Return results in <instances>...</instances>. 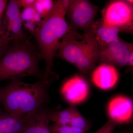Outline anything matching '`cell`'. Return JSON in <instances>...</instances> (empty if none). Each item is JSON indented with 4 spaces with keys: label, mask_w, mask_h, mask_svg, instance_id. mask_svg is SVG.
<instances>
[{
    "label": "cell",
    "mask_w": 133,
    "mask_h": 133,
    "mask_svg": "<svg viewBox=\"0 0 133 133\" xmlns=\"http://www.w3.org/2000/svg\"><path fill=\"white\" fill-rule=\"evenodd\" d=\"M67 12L61 0L55 1L54 9L41 20L33 34L42 59L45 61V79H55L56 77L52 71L53 60L63 40L69 37L82 39L84 36L68 24L65 18Z\"/></svg>",
    "instance_id": "obj_1"
},
{
    "label": "cell",
    "mask_w": 133,
    "mask_h": 133,
    "mask_svg": "<svg viewBox=\"0 0 133 133\" xmlns=\"http://www.w3.org/2000/svg\"><path fill=\"white\" fill-rule=\"evenodd\" d=\"M54 79L43 78L33 83L12 80L0 87V102L4 111L25 116L35 112L48 102V89Z\"/></svg>",
    "instance_id": "obj_2"
},
{
    "label": "cell",
    "mask_w": 133,
    "mask_h": 133,
    "mask_svg": "<svg viewBox=\"0 0 133 133\" xmlns=\"http://www.w3.org/2000/svg\"><path fill=\"white\" fill-rule=\"evenodd\" d=\"M12 42L0 58V83L26 77L43 78L44 73L39 66L43 59L39 50L27 38Z\"/></svg>",
    "instance_id": "obj_3"
},
{
    "label": "cell",
    "mask_w": 133,
    "mask_h": 133,
    "mask_svg": "<svg viewBox=\"0 0 133 133\" xmlns=\"http://www.w3.org/2000/svg\"><path fill=\"white\" fill-rule=\"evenodd\" d=\"M100 48L94 34V28L84 33L80 41L68 37L62 41L55 57L73 65L81 73L88 74L95 68L98 60Z\"/></svg>",
    "instance_id": "obj_4"
},
{
    "label": "cell",
    "mask_w": 133,
    "mask_h": 133,
    "mask_svg": "<svg viewBox=\"0 0 133 133\" xmlns=\"http://www.w3.org/2000/svg\"><path fill=\"white\" fill-rule=\"evenodd\" d=\"M133 1H114L102 10L100 22L103 26L115 27L120 32L132 34Z\"/></svg>",
    "instance_id": "obj_5"
},
{
    "label": "cell",
    "mask_w": 133,
    "mask_h": 133,
    "mask_svg": "<svg viewBox=\"0 0 133 133\" xmlns=\"http://www.w3.org/2000/svg\"><path fill=\"white\" fill-rule=\"evenodd\" d=\"M98 8L87 0H72L68 10V24L77 30H81L84 33L91 31L96 22L95 18Z\"/></svg>",
    "instance_id": "obj_6"
},
{
    "label": "cell",
    "mask_w": 133,
    "mask_h": 133,
    "mask_svg": "<svg viewBox=\"0 0 133 133\" xmlns=\"http://www.w3.org/2000/svg\"><path fill=\"white\" fill-rule=\"evenodd\" d=\"M133 44L119 38L100 49L98 61L115 67H122L127 65L129 56L133 51Z\"/></svg>",
    "instance_id": "obj_7"
},
{
    "label": "cell",
    "mask_w": 133,
    "mask_h": 133,
    "mask_svg": "<svg viewBox=\"0 0 133 133\" xmlns=\"http://www.w3.org/2000/svg\"><path fill=\"white\" fill-rule=\"evenodd\" d=\"M21 8L17 0L8 2L4 18L2 19L3 37L9 42L26 37L23 30Z\"/></svg>",
    "instance_id": "obj_8"
},
{
    "label": "cell",
    "mask_w": 133,
    "mask_h": 133,
    "mask_svg": "<svg viewBox=\"0 0 133 133\" xmlns=\"http://www.w3.org/2000/svg\"><path fill=\"white\" fill-rule=\"evenodd\" d=\"M61 94L65 101L72 105L84 102L89 95L88 82L83 77L76 74L62 85Z\"/></svg>",
    "instance_id": "obj_9"
},
{
    "label": "cell",
    "mask_w": 133,
    "mask_h": 133,
    "mask_svg": "<svg viewBox=\"0 0 133 133\" xmlns=\"http://www.w3.org/2000/svg\"><path fill=\"white\" fill-rule=\"evenodd\" d=\"M109 119L116 124L131 123L133 115V103L131 98L118 95L110 101L107 107Z\"/></svg>",
    "instance_id": "obj_10"
},
{
    "label": "cell",
    "mask_w": 133,
    "mask_h": 133,
    "mask_svg": "<svg viewBox=\"0 0 133 133\" xmlns=\"http://www.w3.org/2000/svg\"><path fill=\"white\" fill-rule=\"evenodd\" d=\"M119 79V73L116 67L106 63H101L92 71L91 80L98 88L110 90L115 86Z\"/></svg>",
    "instance_id": "obj_11"
},
{
    "label": "cell",
    "mask_w": 133,
    "mask_h": 133,
    "mask_svg": "<svg viewBox=\"0 0 133 133\" xmlns=\"http://www.w3.org/2000/svg\"><path fill=\"white\" fill-rule=\"evenodd\" d=\"M50 122L49 110L42 108L29 115L27 124L20 133H52Z\"/></svg>",
    "instance_id": "obj_12"
},
{
    "label": "cell",
    "mask_w": 133,
    "mask_h": 133,
    "mask_svg": "<svg viewBox=\"0 0 133 133\" xmlns=\"http://www.w3.org/2000/svg\"><path fill=\"white\" fill-rule=\"evenodd\" d=\"M29 116L3 112L0 115V133H21L27 124Z\"/></svg>",
    "instance_id": "obj_13"
},
{
    "label": "cell",
    "mask_w": 133,
    "mask_h": 133,
    "mask_svg": "<svg viewBox=\"0 0 133 133\" xmlns=\"http://www.w3.org/2000/svg\"><path fill=\"white\" fill-rule=\"evenodd\" d=\"M119 32L116 27L103 26L99 22H96L94 28V34L100 49L117 40Z\"/></svg>",
    "instance_id": "obj_14"
},
{
    "label": "cell",
    "mask_w": 133,
    "mask_h": 133,
    "mask_svg": "<svg viewBox=\"0 0 133 133\" xmlns=\"http://www.w3.org/2000/svg\"><path fill=\"white\" fill-rule=\"evenodd\" d=\"M77 110L75 107L72 105L67 108L59 111H50L49 116L50 122H53L57 125H69L72 118Z\"/></svg>",
    "instance_id": "obj_15"
},
{
    "label": "cell",
    "mask_w": 133,
    "mask_h": 133,
    "mask_svg": "<svg viewBox=\"0 0 133 133\" xmlns=\"http://www.w3.org/2000/svg\"><path fill=\"white\" fill-rule=\"evenodd\" d=\"M55 1L52 0H36L35 6L43 19L51 13L55 8Z\"/></svg>",
    "instance_id": "obj_16"
},
{
    "label": "cell",
    "mask_w": 133,
    "mask_h": 133,
    "mask_svg": "<svg viewBox=\"0 0 133 133\" xmlns=\"http://www.w3.org/2000/svg\"><path fill=\"white\" fill-rule=\"evenodd\" d=\"M21 16L23 22L30 21L37 26L42 20L40 15L37 11L35 6L24 9L21 12Z\"/></svg>",
    "instance_id": "obj_17"
},
{
    "label": "cell",
    "mask_w": 133,
    "mask_h": 133,
    "mask_svg": "<svg viewBox=\"0 0 133 133\" xmlns=\"http://www.w3.org/2000/svg\"><path fill=\"white\" fill-rule=\"evenodd\" d=\"M69 125L82 129L83 131H88L90 128V124L77 110L72 118Z\"/></svg>",
    "instance_id": "obj_18"
},
{
    "label": "cell",
    "mask_w": 133,
    "mask_h": 133,
    "mask_svg": "<svg viewBox=\"0 0 133 133\" xmlns=\"http://www.w3.org/2000/svg\"><path fill=\"white\" fill-rule=\"evenodd\" d=\"M52 133H87L82 129L70 125H51Z\"/></svg>",
    "instance_id": "obj_19"
},
{
    "label": "cell",
    "mask_w": 133,
    "mask_h": 133,
    "mask_svg": "<svg viewBox=\"0 0 133 133\" xmlns=\"http://www.w3.org/2000/svg\"><path fill=\"white\" fill-rule=\"evenodd\" d=\"M117 125L116 123L109 119L98 131L93 133H113Z\"/></svg>",
    "instance_id": "obj_20"
},
{
    "label": "cell",
    "mask_w": 133,
    "mask_h": 133,
    "mask_svg": "<svg viewBox=\"0 0 133 133\" xmlns=\"http://www.w3.org/2000/svg\"><path fill=\"white\" fill-rule=\"evenodd\" d=\"M9 43V42L4 37H0V58L7 49Z\"/></svg>",
    "instance_id": "obj_21"
},
{
    "label": "cell",
    "mask_w": 133,
    "mask_h": 133,
    "mask_svg": "<svg viewBox=\"0 0 133 133\" xmlns=\"http://www.w3.org/2000/svg\"><path fill=\"white\" fill-rule=\"evenodd\" d=\"M17 2L20 8L25 9L35 6L36 0H17Z\"/></svg>",
    "instance_id": "obj_22"
},
{
    "label": "cell",
    "mask_w": 133,
    "mask_h": 133,
    "mask_svg": "<svg viewBox=\"0 0 133 133\" xmlns=\"http://www.w3.org/2000/svg\"><path fill=\"white\" fill-rule=\"evenodd\" d=\"M23 25H24L26 29L33 35L37 26L35 23L30 21L23 22Z\"/></svg>",
    "instance_id": "obj_23"
},
{
    "label": "cell",
    "mask_w": 133,
    "mask_h": 133,
    "mask_svg": "<svg viewBox=\"0 0 133 133\" xmlns=\"http://www.w3.org/2000/svg\"><path fill=\"white\" fill-rule=\"evenodd\" d=\"M8 2L6 0H0V17L3 18L4 12L7 6Z\"/></svg>",
    "instance_id": "obj_24"
},
{
    "label": "cell",
    "mask_w": 133,
    "mask_h": 133,
    "mask_svg": "<svg viewBox=\"0 0 133 133\" xmlns=\"http://www.w3.org/2000/svg\"><path fill=\"white\" fill-rule=\"evenodd\" d=\"M133 51L131 52L129 58L128 63L127 65L133 66Z\"/></svg>",
    "instance_id": "obj_25"
},
{
    "label": "cell",
    "mask_w": 133,
    "mask_h": 133,
    "mask_svg": "<svg viewBox=\"0 0 133 133\" xmlns=\"http://www.w3.org/2000/svg\"><path fill=\"white\" fill-rule=\"evenodd\" d=\"M2 19L0 17V37H3L2 34Z\"/></svg>",
    "instance_id": "obj_26"
},
{
    "label": "cell",
    "mask_w": 133,
    "mask_h": 133,
    "mask_svg": "<svg viewBox=\"0 0 133 133\" xmlns=\"http://www.w3.org/2000/svg\"><path fill=\"white\" fill-rule=\"evenodd\" d=\"M1 105V102H0V115L4 112L2 111V109Z\"/></svg>",
    "instance_id": "obj_27"
},
{
    "label": "cell",
    "mask_w": 133,
    "mask_h": 133,
    "mask_svg": "<svg viewBox=\"0 0 133 133\" xmlns=\"http://www.w3.org/2000/svg\"><path fill=\"white\" fill-rule=\"evenodd\" d=\"M129 133L125 132V133Z\"/></svg>",
    "instance_id": "obj_28"
}]
</instances>
